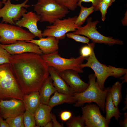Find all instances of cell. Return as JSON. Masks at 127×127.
<instances>
[{"label": "cell", "instance_id": "cell-34", "mask_svg": "<svg viewBox=\"0 0 127 127\" xmlns=\"http://www.w3.org/2000/svg\"><path fill=\"white\" fill-rule=\"evenodd\" d=\"M60 116L62 121L65 122L68 121L72 116V113L69 111H64L60 113Z\"/></svg>", "mask_w": 127, "mask_h": 127}, {"label": "cell", "instance_id": "cell-25", "mask_svg": "<svg viewBox=\"0 0 127 127\" xmlns=\"http://www.w3.org/2000/svg\"><path fill=\"white\" fill-rule=\"evenodd\" d=\"M23 114L6 119L5 120L9 127H25L23 121Z\"/></svg>", "mask_w": 127, "mask_h": 127}, {"label": "cell", "instance_id": "cell-29", "mask_svg": "<svg viewBox=\"0 0 127 127\" xmlns=\"http://www.w3.org/2000/svg\"><path fill=\"white\" fill-rule=\"evenodd\" d=\"M66 36L67 37L72 39L77 42L86 44H89L90 41V39L87 37L73 33L69 32L66 34Z\"/></svg>", "mask_w": 127, "mask_h": 127}, {"label": "cell", "instance_id": "cell-35", "mask_svg": "<svg viewBox=\"0 0 127 127\" xmlns=\"http://www.w3.org/2000/svg\"><path fill=\"white\" fill-rule=\"evenodd\" d=\"M51 118L53 127H62L64 126L63 124H60L57 121L55 115L52 113H51Z\"/></svg>", "mask_w": 127, "mask_h": 127}, {"label": "cell", "instance_id": "cell-40", "mask_svg": "<svg viewBox=\"0 0 127 127\" xmlns=\"http://www.w3.org/2000/svg\"><path fill=\"white\" fill-rule=\"evenodd\" d=\"M126 97L125 98V101H124V104H125V106L123 108L122 110L125 111L126 110L127 108V95L126 94Z\"/></svg>", "mask_w": 127, "mask_h": 127}, {"label": "cell", "instance_id": "cell-41", "mask_svg": "<svg viewBox=\"0 0 127 127\" xmlns=\"http://www.w3.org/2000/svg\"><path fill=\"white\" fill-rule=\"evenodd\" d=\"M53 124L52 121H50L48 122L45 125L44 127H53Z\"/></svg>", "mask_w": 127, "mask_h": 127}, {"label": "cell", "instance_id": "cell-14", "mask_svg": "<svg viewBox=\"0 0 127 127\" xmlns=\"http://www.w3.org/2000/svg\"><path fill=\"white\" fill-rule=\"evenodd\" d=\"M40 16L30 11L24 14L22 18L16 22V25L28 29L29 32L39 39L43 37L42 31L38 28L37 23L40 21Z\"/></svg>", "mask_w": 127, "mask_h": 127}, {"label": "cell", "instance_id": "cell-3", "mask_svg": "<svg viewBox=\"0 0 127 127\" xmlns=\"http://www.w3.org/2000/svg\"><path fill=\"white\" fill-rule=\"evenodd\" d=\"M24 95L9 63L0 65V99L15 98L23 101Z\"/></svg>", "mask_w": 127, "mask_h": 127}, {"label": "cell", "instance_id": "cell-39", "mask_svg": "<svg viewBox=\"0 0 127 127\" xmlns=\"http://www.w3.org/2000/svg\"><path fill=\"white\" fill-rule=\"evenodd\" d=\"M107 4L109 7L111 6L112 3L115 1V0H102Z\"/></svg>", "mask_w": 127, "mask_h": 127}, {"label": "cell", "instance_id": "cell-23", "mask_svg": "<svg viewBox=\"0 0 127 127\" xmlns=\"http://www.w3.org/2000/svg\"><path fill=\"white\" fill-rule=\"evenodd\" d=\"M122 84V83L117 81L109 89V91L111 93L113 103L116 107H118L122 99L121 92Z\"/></svg>", "mask_w": 127, "mask_h": 127}, {"label": "cell", "instance_id": "cell-33", "mask_svg": "<svg viewBox=\"0 0 127 127\" xmlns=\"http://www.w3.org/2000/svg\"><path fill=\"white\" fill-rule=\"evenodd\" d=\"M102 0H79L77 4L78 6H79L83 2H91L92 5L94 7L95 11H99V4Z\"/></svg>", "mask_w": 127, "mask_h": 127}, {"label": "cell", "instance_id": "cell-15", "mask_svg": "<svg viewBox=\"0 0 127 127\" xmlns=\"http://www.w3.org/2000/svg\"><path fill=\"white\" fill-rule=\"evenodd\" d=\"M61 77L75 93H80L87 88L89 83L83 81L78 73L71 70H67L59 73Z\"/></svg>", "mask_w": 127, "mask_h": 127}, {"label": "cell", "instance_id": "cell-30", "mask_svg": "<svg viewBox=\"0 0 127 127\" xmlns=\"http://www.w3.org/2000/svg\"><path fill=\"white\" fill-rule=\"evenodd\" d=\"M12 55L0 46V65L9 63Z\"/></svg>", "mask_w": 127, "mask_h": 127}, {"label": "cell", "instance_id": "cell-13", "mask_svg": "<svg viewBox=\"0 0 127 127\" xmlns=\"http://www.w3.org/2000/svg\"><path fill=\"white\" fill-rule=\"evenodd\" d=\"M0 46L12 55L26 53H32L41 55L43 53L39 47L36 44L24 41H18L11 44Z\"/></svg>", "mask_w": 127, "mask_h": 127}, {"label": "cell", "instance_id": "cell-28", "mask_svg": "<svg viewBox=\"0 0 127 127\" xmlns=\"http://www.w3.org/2000/svg\"><path fill=\"white\" fill-rule=\"evenodd\" d=\"M60 5L72 11L75 10L79 0H54Z\"/></svg>", "mask_w": 127, "mask_h": 127}, {"label": "cell", "instance_id": "cell-1", "mask_svg": "<svg viewBox=\"0 0 127 127\" xmlns=\"http://www.w3.org/2000/svg\"><path fill=\"white\" fill-rule=\"evenodd\" d=\"M9 64L24 95L39 91L49 76V66L36 53L12 55Z\"/></svg>", "mask_w": 127, "mask_h": 127}, {"label": "cell", "instance_id": "cell-42", "mask_svg": "<svg viewBox=\"0 0 127 127\" xmlns=\"http://www.w3.org/2000/svg\"><path fill=\"white\" fill-rule=\"evenodd\" d=\"M124 75V76L121 78V79L123 80V82H122V83L124 82H127V73Z\"/></svg>", "mask_w": 127, "mask_h": 127}, {"label": "cell", "instance_id": "cell-17", "mask_svg": "<svg viewBox=\"0 0 127 127\" xmlns=\"http://www.w3.org/2000/svg\"><path fill=\"white\" fill-rule=\"evenodd\" d=\"M48 71L53 81V85L57 91L67 95H73L75 93L74 91L67 84L57 71L53 67H49Z\"/></svg>", "mask_w": 127, "mask_h": 127}, {"label": "cell", "instance_id": "cell-18", "mask_svg": "<svg viewBox=\"0 0 127 127\" xmlns=\"http://www.w3.org/2000/svg\"><path fill=\"white\" fill-rule=\"evenodd\" d=\"M52 108L48 105L40 104L34 114L37 127H44L48 122L51 120Z\"/></svg>", "mask_w": 127, "mask_h": 127}, {"label": "cell", "instance_id": "cell-38", "mask_svg": "<svg viewBox=\"0 0 127 127\" xmlns=\"http://www.w3.org/2000/svg\"><path fill=\"white\" fill-rule=\"evenodd\" d=\"M127 11L124 14V17L122 20V22L123 25L124 26H127Z\"/></svg>", "mask_w": 127, "mask_h": 127}, {"label": "cell", "instance_id": "cell-21", "mask_svg": "<svg viewBox=\"0 0 127 127\" xmlns=\"http://www.w3.org/2000/svg\"><path fill=\"white\" fill-rule=\"evenodd\" d=\"M23 101L26 110L34 115L35 111L41 103L39 92L24 95Z\"/></svg>", "mask_w": 127, "mask_h": 127}, {"label": "cell", "instance_id": "cell-44", "mask_svg": "<svg viewBox=\"0 0 127 127\" xmlns=\"http://www.w3.org/2000/svg\"><path fill=\"white\" fill-rule=\"evenodd\" d=\"M2 4L3 3H2V1H1L0 0V8H2Z\"/></svg>", "mask_w": 127, "mask_h": 127}, {"label": "cell", "instance_id": "cell-2", "mask_svg": "<svg viewBox=\"0 0 127 127\" xmlns=\"http://www.w3.org/2000/svg\"><path fill=\"white\" fill-rule=\"evenodd\" d=\"M89 85L84 91L80 93L75 92L73 95L76 102L74 105L76 107L83 106L86 103L94 102L96 103L104 113H105V104L107 93L110 87L101 90L96 81L95 74L88 76Z\"/></svg>", "mask_w": 127, "mask_h": 127}, {"label": "cell", "instance_id": "cell-8", "mask_svg": "<svg viewBox=\"0 0 127 127\" xmlns=\"http://www.w3.org/2000/svg\"><path fill=\"white\" fill-rule=\"evenodd\" d=\"M94 47L92 48L89 56L86 58L87 62L85 64H81L80 67L82 69L85 67L91 68L95 72L97 83L101 89L103 90L105 89L104 85L106 79L110 76L114 77L116 67L110 65L107 66L100 63L95 56L94 51Z\"/></svg>", "mask_w": 127, "mask_h": 127}, {"label": "cell", "instance_id": "cell-24", "mask_svg": "<svg viewBox=\"0 0 127 127\" xmlns=\"http://www.w3.org/2000/svg\"><path fill=\"white\" fill-rule=\"evenodd\" d=\"M79 7L80 8V11L75 22V25L79 27H81L88 16L95 11L94 8L92 5L87 8L83 6L81 4Z\"/></svg>", "mask_w": 127, "mask_h": 127}, {"label": "cell", "instance_id": "cell-45", "mask_svg": "<svg viewBox=\"0 0 127 127\" xmlns=\"http://www.w3.org/2000/svg\"><path fill=\"white\" fill-rule=\"evenodd\" d=\"M0 100H1L0 99Z\"/></svg>", "mask_w": 127, "mask_h": 127}, {"label": "cell", "instance_id": "cell-43", "mask_svg": "<svg viewBox=\"0 0 127 127\" xmlns=\"http://www.w3.org/2000/svg\"><path fill=\"white\" fill-rule=\"evenodd\" d=\"M2 0V2L3 4V3L6 2L8 0ZM16 0V1H18V0Z\"/></svg>", "mask_w": 127, "mask_h": 127}, {"label": "cell", "instance_id": "cell-4", "mask_svg": "<svg viewBox=\"0 0 127 127\" xmlns=\"http://www.w3.org/2000/svg\"><path fill=\"white\" fill-rule=\"evenodd\" d=\"M33 10L40 16L41 22H47L51 24L65 17L69 12L68 9L54 0H38Z\"/></svg>", "mask_w": 127, "mask_h": 127}, {"label": "cell", "instance_id": "cell-11", "mask_svg": "<svg viewBox=\"0 0 127 127\" xmlns=\"http://www.w3.org/2000/svg\"><path fill=\"white\" fill-rule=\"evenodd\" d=\"M100 108L95 104H87L81 107L82 117L86 127H108L105 117L103 116Z\"/></svg>", "mask_w": 127, "mask_h": 127}, {"label": "cell", "instance_id": "cell-31", "mask_svg": "<svg viewBox=\"0 0 127 127\" xmlns=\"http://www.w3.org/2000/svg\"><path fill=\"white\" fill-rule=\"evenodd\" d=\"M95 44L92 42L89 43L87 45L82 47L80 50L81 56L84 58L89 56L91 53L92 48L95 46Z\"/></svg>", "mask_w": 127, "mask_h": 127}, {"label": "cell", "instance_id": "cell-6", "mask_svg": "<svg viewBox=\"0 0 127 127\" xmlns=\"http://www.w3.org/2000/svg\"><path fill=\"white\" fill-rule=\"evenodd\" d=\"M87 24L84 26L78 27L74 33L85 36L95 43L104 44L109 46L115 44L123 45V41L118 39H115L111 37L106 36L101 34L97 30L96 26L99 21H92V18L87 19Z\"/></svg>", "mask_w": 127, "mask_h": 127}, {"label": "cell", "instance_id": "cell-16", "mask_svg": "<svg viewBox=\"0 0 127 127\" xmlns=\"http://www.w3.org/2000/svg\"><path fill=\"white\" fill-rule=\"evenodd\" d=\"M33 43L38 45L44 54L52 53L58 50L59 40L54 37L48 36L38 40L33 39L26 41Z\"/></svg>", "mask_w": 127, "mask_h": 127}, {"label": "cell", "instance_id": "cell-10", "mask_svg": "<svg viewBox=\"0 0 127 127\" xmlns=\"http://www.w3.org/2000/svg\"><path fill=\"white\" fill-rule=\"evenodd\" d=\"M11 0H8L3 3L4 6L0 8V18L2 22L16 25V22L19 20L23 15L27 12L24 8H28L31 6L27 4L29 0H25L22 3L13 4Z\"/></svg>", "mask_w": 127, "mask_h": 127}, {"label": "cell", "instance_id": "cell-36", "mask_svg": "<svg viewBox=\"0 0 127 127\" xmlns=\"http://www.w3.org/2000/svg\"><path fill=\"white\" fill-rule=\"evenodd\" d=\"M124 117L123 121L120 120L119 122V124L120 127H127V113L126 112L124 114Z\"/></svg>", "mask_w": 127, "mask_h": 127}, {"label": "cell", "instance_id": "cell-27", "mask_svg": "<svg viewBox=\"0 0 127 127\" xmlns=\"http://www.w3.org/2000/svg\"><path fill=\"white\" fill-rule=\"evenodd\" d=\"M23 121L25 127H37L34 115L25 110L23 114Z\"/></svg>", "mask_w": 127, "mask_h": 127}, {"label": "cell", "instance_id": "cell-22", "mask_svg": "<svg viewBox=\"0 0 127 127\" xmlns=\"http://www.w3.org/2000/svg\"><path fill=\"white\" fill-rule=\"evenodd\" d=\"M76 102L73 95L65 94L57 91L50 98L48 105L52 108L54 107L64 103L73 104Z\"/></svg>", "mask_w": 127, "mask_h": 127}, {"label": "cell", "instance_id": "cell-9", "mask_svg": "<svg viewBox=\"0 0 127 127\" xmlns=\"http://www.w3.org/2000/svg\"><path fill=\"white\" fill-rule=\"evenodd\" d=\"M77 16L58 19L47 26L42 32L43 37L52 36L60 40L64 39L67 33L75 32L79 27L75 24Z\"/></svg>", "mask_w": 127, "mask_h": 127}, {"label": "cell", "instance_id": "cell-20", "mask_svg": "<svg viewBox=\"0 0 127 127\" xmlns=\"http://www.w3.org/2000/svg\"><path fill=\"white\" fill-rule=\"evenodd\" d=\"M56 91L52 79L49 76L39 91L40 103L48 105L50 96Z\"/></svg>", "mask_w": 127, "mask_h": 127}, {"label": "cell", "instance_id": "cell-5", "mask_svg": "<svg viewBox=\"0 0 127 127\" xmlns=\"http://www.w3.org/2000/svg\"><path fill=\"white\" fill-rule=\"evenodd\" d=\"M41 56L49 67H53L58 73L67 70H72L80 73L83 72L80 65L86 58L81 56L77 58H65L61 56L58 50Z\"/></svg>", "mask_w": 127, "mask_h": 127}, {"label": "cell", "instance_id": "cell-26", "mask_svg": "<svg viewBox=\"0 0 127 127\" xmlns=\"http://www.w3.org/2000/svg\"><path fill=\"white\" fill-rule=\"evenodd\" d=\"M67 121L66 124L68 127H85L84 120L80 115L72 116Z\"/></svg>", "mask_w": 127, "mask_h": 127}, {"label": "cell", "instance_id": "cell-19", "mask_svg": "<svg viewBox=\"0 0 127 127\" xmlns=\"http://www.w3.org/2000/svg\"><path fill=\"white\" fill-rule=\"evenodd\" d=\"M105 104V111L106 112L105 117L107 122L109 125L111 118L114 117L118 121L121 118L120 115L122 114L119 110L118 107H115L113 103L111 93L109 91L107 93Z\"/></svg>", "mask_w": 127, "mask_h": 127}, {"label": "cell", "instance_id": "cell-12", "mask_svg": "<svg viewBox=\"0 0 127 127\" xmlns=\"http://www.w3.org/2000/svg\"><path fill=\"white\" fill-rule=\"evenodd\" d=\"M25 110L22 100L13 98L0 100V115L4 119L23 114Z\"/></svg>", "mask_w": 127, "mask_h": 127}, {"label": "cell", "instance_id": "cell-37", "mask_svg": "<svg viewBox=\"0 0 127 127\" xmlns=\"http://www.w3.org/2000/svg\"><path fill=\"white\" fill-rule=\"evenodd\" d=\"M2 118L0 115V127H9L8 125L5 120H4Z\"/></svg>", "mask_w": 127, "mask_h": 127}, {"label": "cell", "instance_id": "cell-32", "mask_svg": "<svg viewBox=\"0 0 127 127\" xmlns=\"http://www.w3.org/2000/svg\"><path fill=\"white\" fill-rule=\"evenodd\" d=\"M109 7L106 3L101 1L99 7V11H100L101 14V19L104 21L106 19V15L107 10Z\"/></svg>", "mask_w": 127, "mask_h": 127}, {"label": "cell", "instance_id": "cell-7", "mask_svg": "<svg viewBox=\"0 0 127 127\" xmlns=\"http://www.w3.org/2000/svg\"><path fill=\"white\" fill-rule=\"evenodd\" d=\"M0 44H9L18 41H27L36 37L30 32L16 25L0 22Z\"/></svg>", "mask_w": 127, "mask_h": 127}, {"label": "cell", "instance_id": "cell-46", "mask_svg": "<svg viewBox=\"0 0 127 127\" xmlns=\"http://www.w3.org/2000/svg\"></svg>", "mask_w": 127, "mask_h": 127}]
</instances>
